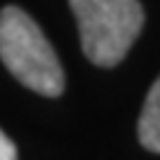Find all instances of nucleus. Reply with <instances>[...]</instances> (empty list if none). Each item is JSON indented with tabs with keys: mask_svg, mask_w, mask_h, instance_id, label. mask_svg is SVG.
<instances>
[{
	"mask_svg": "<svg viewBox=\"0 0 160 160\" xmlns=\"http://www.w3.org/2000/svg\"><path fill=\"white\" fill-rule=\"evenodd\" d=\"M0 60L19 84L41 96L58 98L65 88V74L50 41L14 5L0 10Z\"/></svg>",
	"mask_w": 160,
	"mask_h": 160,
	"instance_id": "1",
	"label": "nucleus"
},
{
	"mask_svg": "<svg viewBox=\"0 0 160 160\" xmlns=\"http://www.w3.org/2000/svg\"><path fill=\"white\" fill-rule=\"evenodd\" d=\"M0 160H17V148L2 129H0Z\"/></svg>",
	"mask_w": 160,
	"mask_h": 160,
	"instance_id": "4",
	"label": "nucleus"
},
{
	"mask_svg": "<svg viewBox=\"0 0 160 160\" xmlns=\"http://www.w3.org/2000/svg\"><path fill=\"white\" fill-rule=\"evenodd\" d=\"M81 36V50L96 67L124 60L143 27L139 0H69Z\"/></svg>",
	"mask_w": 160,
	"mask_h": 160,
	"instance_id": "2",
	"label": "nucleus"
},
{
	"mask_svg": "<svg viewBox=\"0 0 160 160\" xmlns=\"http://www.w3.org/2000/svg\"><path fill=\"white\" fill-rule=\"evenodd\" d=\"M139 141L141 146L160 153V77L151 86L139 115Z\"/></svg>",
	"mask_w": 160,
	"mask_h": 160,
	"instance_id": "3",
	"label": "nucleus"
}]
</instances>
